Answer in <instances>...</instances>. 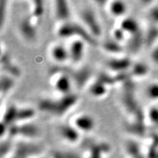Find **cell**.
<instances>
[{
	"label": "cell",
	"mask_w": 158,
	"mask_h": 158,
	"mask_svg": "<svg viewBox=\"0 0 158 158\" xmlns=\"http://www.w3.org/2000/svg\"><path fill=\"white\" fill-rule=\"evenodd\" d=\"M19 31L21 37L27 42H35L37 39V20L31 14L26 15L20 21Z\"/></svg>",
	"instance_id": "6"
},
{
	"label": "cell",
	"mask_w": 158,
	"mask_h": 158,
	"mask_svg": "<svg viewBox=\"0 0 158 158\" xmlns=\"http://www.w3.org/2000/svg\"><path fill=\"white\" fill-rule=\"evenodd\" d=\"M158 39V27L155 24L151 25L144 33V45L150 48L155 44Z\"/></svg>",
	"instance_id": "23"
},
{
	"label": "cell",
	"mask_w": 158,
	"mask_h": 158,
	"mask_svg": "<svg viewBox=\"0 0 158 158\" xmlns=\"http://www.w3.org/2000/svg\"><path fill=\"white\" fill-rule=\"evenodd\" d=\"M56 34L62 38L76 37V38L82 40L86 44L93 46L98 45L96 37L91 34L84 26L75 21H69L61 23L57 28Z\"/></svg>",
	"instance_id": "2"
},
{
	"label": "cell",
	"mask_w": 158,
	"mask_h": 158,
	"mask_svg": "<svg viewBox=\"0 0 158 158\" xmlns=\"http://www.w3.org/2000/svg\"><path fill=\"white\" fill-rule=\"evenodd\" d=\"M149 73V68L143 62H136L133 64L130 70V76L135 78H143L147 76Z\"/></svg>",
	"instance_id": "25"
},
{
	"label": "cell",
	"mask_w": 158,
	"mask_h": 158,
	"mask_svg": "<svg viewBox=\"0 0 158 158\" xmlns=\"http://www.w3.org/2000/svg\"><path fill=\"white\" fill-rule=\"evenodd\" d=\"M149 19L152 22V24H158V5H155L150 8L148 13Z\"/></svg>",
	"instance_id": "32"
},
{
	"label": "cell",
	"mask_w": 158,
	"mask_h": 158,
	"mask_svg": "<svg viewBox=\"0 0 158 158\" xmlns=\"http://www.w3.org/2000/svg\"><path fill=\"white\" fill-rule=\"evenodd\" d=\"M97 79L103 83L107 86H114V84H117L116 81L115 76H111V75L106 73H101L99 75Z\"/></svg>",
	"instance_id": "30"
},
{
	"label": "cell",
	"mask_w": 158,
	"mask_h": 158,
	"mask_svg": "<svg viewBox=\"0 0 158 158\" xmlns=\"http://www.w3.org/2000/svg\"><path fill=\"white\" fill-rule=\"evenodd\" d=\"M51 73L53 75L58 73L67 74L76 84L77 87L83 89L92 78V71L89 67H83L80 69L73 70L67 67L57 66L52 68Z\"/></svg>",
	"instance_id": "3"
},
{
	"label": "cell",
	"mask_w": 158,
	"mask_h": 158,
	"mask_svg": "<svg viewBox=\"0 0 158 158\" xmlns=\"http://www.w3.org/2000/svg\"><path fill=\"white\" fill-rule=\"evenodd\" d=\"M144 45V33L142 30L130 35L127 43V48L133 54H137Z\"/></svg>",
	"instance_id": "16"
},
{
	"label": "cell",
	"mask_w": 158,
	"mask_h": 158,
	"mask_svg": "<svg viewBox=\"0 0 158 158\" xmlns=\"http://www.w3.org/2000/svg\"><path fill=\"white\" fill-rule=\"evenodd\" d=\"M8 135L10 138H14L16 136H21L25 138H37L40 134V128L36 124L30 123V122H23V123H18L10 126L8 128Z\"/></svg>",
	"instance_id": "5"
},
{
	"label": "cell",
	"mask_w": 158,
	"mask_h": 158,
	"mask_svg": "<svg viewBox=\"0 0 158 158\" xmlns=\"http://www.w3.org/2000/svg\"><path fill=\"white\" fill-rule=\"evenodd\" d=\"M42 147L31 142H20L15 147L12 158H30L40 153Z\"/></svg>",
	"instance_id": "7"
},
{
	"label": "cell",
	"mask_w": 158,
	"mask_h": 158,
	"mask_svg": "<svg viewBox=\"0 0 158 158\" xmlns=\"http://www.w3.org/2000/svg\"><path fill=\"white\" fill-rule=\"evenodd\" d=\"M146 95L153 101L158 100V82H152L146 89Z\"/></svg>",
	"instance_id": "27"
},
{
	"label": "cell",
	"mask_w": 158,
	"mask_h": 158,
	"mask_svg": "<svg viewBox=\"0 0 158 158\" xmlns=\"http://www.w3.org/2000/svg\"><path fill=\"white\" fill-rule=\"evenodd\" d=\"M36 115V110L31 107H18L16 110L15 122L23 123L27 122Z\"/></svg>",
	"instance_id": "18"
},
{
	"label": "cell",
	"mask_w": 158,
	"mask_h": 158,
	"mask_svg": "<svg viewBox=\"0 0 158 158\" xmlns=\"http://www.w3.org/2000/svg\"><path fill=\"white\" fill-rule=\"evenodd\" d=\"M86 43L82 40L76 38L70 43L69 48L70 59L75 64L79 63L82 60L85 54V47Z\"/></svg>",
	"instance_id": "12"
},
{
	"label": "cell",
	"mask_w": 158,
	"mask_h": 158,
	"mask_svg": "<svg viewBox=\"0 0 158 158\" xmlns=\"http://www.w3.org/2000/svg\"><path fill=\"white\" fill-rule=\"evenodd\" d=\"M32 6H31V15L36 20L40 19L43 16L45 11L44 2L40 0H35L31 2Z\"/></svg>",
	"instance_id": "26"
},
{
	"label": "cell",
	"mask_w": 158,
	"mask_h": 158,
	"mask_svg": "<svg viewBox=\"0 0 158 158\" xmlns=\"http://www.w3.org/2000/svg\"><path fill=\"white\" fill-rule=\"evenodd\" d=\"M119 27H121L126 33H129L130 35L135 34L141 30L139 23L133 17L124 18L121 21Z\"/></svg>",
	"instance_id": "21"
},
{
	"label": "cell",
	"mask_w": 158,
	"mask_h": 158,
	"mask_svg": "<svg viewBox=\"0 0 158 158\" xmlns=\"http://www.w3.org/2000/svg\"><path fill=\"white\" fill-rule=\"evenodd\" d=\"M42 158H43V157H42Z\"/></svg>",
	"instance_id": "37"
},
{
	"label": "cell",
	"mask_w": 158,
	"mask_h": 158,
	"mask_svg": "<svg viewBox=\"0 0 158 158\" xmlns=\"http://www.w3.org/2000/svg\"><path fill=\"white\" fill-rule=\"evenodd\" d=\"M58 132L59 136L69 143H76L81 138L80 131L74 125L62 124L59 127Z\"/></svg>",
	"instance_id": "10"
},
{
	"label": "cell",
	"mask_w": 158,
	"mask_h": 158,
	"mask_svg": "<svg viewBox=\"0 0 158 158\" xmlns=\"http://www.w3.org/2000/svg\"><path fill=\"white\" fill-rule=\"evenodd\" d=\"M156 158H158V155H157V157H156Z\"/></svg>",
	"instance_id": "36"
},
{
	"label": "cell",
	"mask_w": 158,
	"mask_h": 158,
	"mask_svg": "<svg viewBox=\"0 0 158 158\" xmlns=\"http://www.w3.org/2000/svg\"><path fill=\"white\" fill-rule=\"evenodd\" d=\"M1 157L4 158L10 152L13 151V145L10 140H2L1 141Z\"/></svg>",
	"instance_id": "31"
},
{
	"label": "cell",
	"mask_w": 158,
	"mask_h": 158,
	"mask_svg": "<svg viewBox=\"0 0 158 158\" xmlns=\"http://www.w3.org/2000/svg\"><path fill=\"white\" fill-rule=\"evenodd\" d=\"M110 151V146L106 142L94 143L90 147L89 158H102V154Z\"/></svg>",
	"instance_id": "22"
},
{
	"label": "cell",
	"mask_w": 158,
	"mask_h": 158,
	"mask_svg": "<svg viewBox=\"0 0 158 158\" xmlns=\"http://www.w3.org/2000/svg\"><path fill=\"white\" fill-rule=\"evenodd\" d=\"M1 69L5 71V74L13 78H19L21 76V70L12 59L10 55L7 52L1 51Z\"/></svg>",
	"instance_id": "8"
},
{
	"label": "cell",
	"mask_w": 158,
	"mask_h": 158,
	"mask_svg": "<svg viewBox=\"0 0 158 158\" xmlns=\"http://www.w3.org/2000/svg\"><path fill=\"white\" fill-rule=\"evenodd\" d=\"M51 158H81V156L74 152L54 150L51 152Z\"/></svg>",
	"instance_id": "29"
},
{
	"label": "cell",
	"mask_w": 158,
	"mask_h": 158,
	"mask_svg": "<svg viewBox=\"0 0 158 158\" xmlns=\"http://www.w3.org/2000/svg\"><path fill=\"white\" fill-rule=\"evenodd\" d=\"M148 116L150 121L153 124H157L158 125V108L156 107H152L149 110L148 112Z\"/></svg>",
	"instance_id": "34"
},
{
	"label": "cell",
	"mask_w": 158,
	"mask_h": 158,
	"mask_svg": "<svg viewBox=\"0 0 158 158\" xmlns=\"http://www.w3.org/2000/svg\"><path fill=\"white\" fill-rule=\"evenodd\" d=\"M102 48L106 52L113 54H119L124 51L123 46L120 44V43L114 39L107 40L105 41L102 45Z\"/></svg>",
	"instance_id": "24"
},
{
	"label": "cell",
	"mask_w": 158,
	"mask_h": 158,
	"mask_svg": "<svg viewBox=\"0 0 158 158\" xmlns=\"http://www.w3.org/2000/svg\"><path fill=\"white\" fill-rule=\"evenodd\" d=\"M108 87L103 83L96 79L89 86L88 92L94 98H101L107 94Z\"/></svg>",
	"instance_id": "17"
},
{
	"label": "cell",
	"mask_w": 158,
	"mask_h": 158,
	"mask_svg": "<svg viewBox=\"0 0 158 158\" xmlns=\"http://www.w3.org/2000/svg\"><path fill=\"white\" fill-rule=\"evenodd\" d=\"M54 82V87L56 92L62 95L72 93L73 81L67 74L58 73Z\"/></svg>",
	"instance_id": "13"
},
{
	"label": "cell",
	"mask_w": 158,
	"mask_h": 158,
	"mask_svg": "<svg viewBox=\"0 0 158 158\" xmlns=\"http://www.w3.org/2000/svg\"><path fill=\"white\" fill-rule=\"evenodd\" d=\"M15 86V78L7 74H2L0 77V94L1 99L9 93Z\"/></svg>",
	"instance_id": "20"
},
{
	"label": "cell",
	"mask_w": 158,
	"mask_h": 158,
	"mask_svg": "<svg viewBox=\"0 0 158 158\" xmlns=\"http://www.w3.org/2000/svg\"><path fill=\"white\" fill-rule=\"evenodd\" d=\"M73 125L80 132L90 133L95 127L96 122L92 116L88 114H82L76 116L73 120Z\"/></svg>",
	"instance_id": "9"
},
{
	"label": "cell",
	"mask_w": 158,
	"mask_h": 158,
	"mask_svg": "<svg viewBox=\"0 0 158 158\" xmlns=\"http://www.w3.org/2000/svg\"><path fill=\"white\" fill-rule=\"evenodd\" d=\"M108 10L114 17H122L126 14L127 11V5L121 0H114L109 2Z\"/></svg>",
	"instance_id": "19"
},
{
	"label": "cell",
	"mask_w": 158,
	"mask_h": 158,
	"mask_svg": "<svg viewBox=\"0 0 158 158\" xmlns=\"http://www.w3.org/2000/svg\"><path fill=\"white\" fill-rule=\"evenodd\" d=\"M125 34L126 32L121 28V27L116 28L113 31L114 40H116L118 43L122 42V41H123L124 38H125Z\"/></svg>",
	"instance_id": "33"
},
{
	"label": "cell",
	"mask_w": 158,
	"mask_h": 158,
	"mask_svg": "<svg viewBox=\"0 0 158 158\" xmlns=\"http://www.w3.org/2000/svg\"><path fill=\"white\" fill-rule=\"evenodd\" d=\"M106 66L111 71L120 73L126 72L128 69L131 68L133 66V62L131 59L127 56L111 58L106 62Z\"/></svg>",
	"instance_id": "11"
},
{
	"label": "cell",
	"mask_w": 158,
	"mask_h": 158,
	"mask_svg": "<svg viewBox=\"0 0 158 158\" xmlns=\"http://www.w3.org/2000/svg\"><path fill=\"white\" fill-rule=\"evenodd\" d=\"M50 54L55 62L62 64L70 59L69 50L64 45L61 44H55L51 48Z\"/></svg>",
	"instance_id": "15"
},
{
	"label": "cell",
	"mask_w": 158,
	"mask_h": 158,
	"mask_svg": "<svg viewBox=\"0 0 158 158\" xmlns=\"http://www.w3.org/2000/svg\"><path fill=\"white\" fill-rule=\"evenodd\" d=\"M55 16L56 19L64 23L70 21L71 15L70 7L65 0H56L54 2Z\"/></svg>",
	"instance_id": "14"
},
{
	"label": "cell",
	"mask_w": 158,
	"mask_h": 158,
	"mask_svg": "<svg viewBox=\"0 0 158 158\" xmlns=\"http://www.w3.org/2000/svg\"><path fill=\"white\" fill-rule=\"evenodd\" d=\"M7 7H8V1L1 0L0 1V29H1V31H2L6 19H7Z\"/></svg>",
	"instance_id": "28"
},
{
	"label": "cell",
	"mask_w": 158,
	"mask_h": 158,
	"mask_svg": "<svg viewBox=\"0 0 158 158\" xmlns=\"http://www.w3.org/2000/svg\"><path fill=\"white\" fill-rule=\"evenodd\" d=\"M79 97L77 94H64L59 98H44L38 102V108L41 111L51 115L58 116H64L78 103Z\"/></svg>",
	"instance_id": "1"
},
{
	"label": "cell",
	"mask_w": 158,
	"mask_h": 158,
	"mask_svg": "<svg viewBox=\"0 0 158 158\" xmlns=\"http://www.w3.org/2000/svg\"><path fill=\"white\" fill-rule=\"evenodd\" d=\"M151 59L155 64L158 65V45L153 48L151 53Z\"/></svg>",
	"instance_id": "35"
},
{
	"label": "cell",
	"mask_w": 158,
	"mask_h": 158,
	"mask_svg": "<svg viewBox=\"0 0 158 158\" xmlns=\"http://www.w3.org/2000/svg\"><path fill=\"white\" fill-rule=\"evenodd\" d=\"M80 18L84 26L94 37L101 36L102 27L95 12L89 7H85L80 11Z\"/></svg>",
	"instance_id": "4"
}]
</instances>
